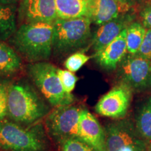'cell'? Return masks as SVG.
Segmentation results:
<instances>
[{"instance_id":"d4e9b609","label":"cell","mask_w":151,"mask_h":151,"mask_svg":"<svg viewBox=\"0 0 151 151\" xmlns=\"http://www.w3.org/2000/svg\"><path fill=\"white\" fill-rule=\"evenodd\" d=\"M139 18L143 27L147 29L151 28V3H148V4L141 9L139 14Z\"/></svg>"},{"instance_id":"8fae6325","label":"cell","mask_w":151,"mask_h":151,"mask_svg":"<svg viewBox=\"0 0 151 151\" xmlns=\"http://www.w3.org/2000/svg\"><path fill=\"white\" fill-rule=\"evenodd\" d=\"M134 16L124 13L113 19L99 25L92 39V46L94 51L97 52L114 41L124 29L132 22Z\"/></svg>"},{"instance_id":"9c48e42d","label":"cell","mask_w":151,"mask_h":151,"mask_svg":"<svg viewBox=\"0 0 151 151\" xmlns=\"http://www.w3.org/2000/svg\"><path fill=\"white\" fill-rule=\"evenodd\" d=\"M132 90L121 83L100 98L95 111L102 116L113 119L123 118L127 113L132 98Z\"/></svg>"},{"instance_id":"5bb4252c","label":"cell","mask_w":151,"mask_h":151,"mask_svg":"<svg viewBox=\"0 0 151 151\" xmlns=\"http://www.w3.org/2000/svg\"><path fill=\"white\" fill-rule=\"evenodd\" d=\"M127 11L116 0H90L88 1V17L97 25L116 18Z\"/></svg>"},{"instance_id":"4fadbf2b","label":"cell","mask_w":151,"mask_h":151,"mask_svg":"<svg viewBox=\"0 0 151 151\" xmlns=\"http://www.w3.org/2000/svg\"><path fill=\"white\" fill-rule=\"evenodd\" d=\"M126 35L127 28L114 41L94 53V58L96 62L104 69L108 71L116 69L127 55Z\"/></svg>"},{"instance_id":"3957f363","label":"cell","mask_w":151,"mask_h":151,"mask_svg":"<svg viewBox=\"0 0 151 151\" xmlns=\"http://www.w3.org/2000/svg\"><path fill=\"white\" fill-rule=\"evenodd\" d=\"M48 143L41 124L24 127L7 119L0 121V149L5 151H46Z\"/></svg>"},{"instance_id":"7c38bea8","label":"cell","mask_w":151,"mask_h":151,"mask_svg":"<svg viewBox=\"0 0 151 151\" xmlns=\"http://www.w3.org/2000/svg\"><path fill=\"white\" fill-rule=\"evenodd\" d=\"M78 138L96 151H106L105 131L97 119L86 109H83L81 114Z\"/></svg>"},{"instance_id":"ffe728a7","label":"cell","mask_w":151,"mask_h":151,"mask_svg":"<svg viewBox=\"0 0 151 151\" xmlns=\"http://www.w3.org/2000/svg\"><path fill=\"white\" fill-rule=\"evenodd\" d=\"M90 59V57L87 55L83 51H77L73 52L66 59L65 67L67 70L74 73L78 71Z\"/></svg>"},{"instance_id":"e0dca14e","label":"cell","mask_w":151,"mask_h":151,"mask_svg":"<svg viewBox=\"0 0 151 151\" xmlns=\"http://www.w3.org/2000/svg\"><path fill=\"white\" fill-rule=\"evenodd\" d=\"M17 11L16 4H0V40L10 39L16 32Z\"/></svg>"},{"instance_id":"2e32d148","label":"cell","mask_w":151,"mask_h":151,"mask_svg":"<svg viewBox=\"0 0 151 151\" xmlns=\"http://www.w3.org/2000/svg\"><path fill=\"white\" fill-rule=\"evenodd\" d=\"M55 6L58 18L88 17V1L87 0H55Z\"/></svg>"},{"instance_id":"ba28073f","label":"cell","mask_w":151,"mask_h":151,"mask_svg":"<svg viewBox=\"0 0 151 151\" xmlns=\"http://www.w3.org/2000/svg\"><path fill=\"white\" fill-rule=\"evenodd\" d=\"M106 151H146V141L128 121L109 124L105 129Z\"/></svg>"},{"instance_id":"44dd1931","label":"cell","mask_w":151,"mask_h":151,"mask_svg":"<svg viewBox=\"0 0 151 151\" xmlns=\"http://www.w3.org/2000/svg\"><path fill=\"white\" fill-rule=\"evenodd\" d=\"M60 144L62 151H96L78 137L67 139Z\"/></svg>"},{"instance_id":"8992f818","label":"cell","mask_w":151,"mask_h":151,"mask_svg":"<svg viewBox=\"0 0 151 151\" xmlns=\"http://www.w3.org/2000/svg\"><path fill=\"white\" fill-rule=\"evenodd\" d=\"M83 109L75 106L56 107L45 121L50 137L61 143L67 139L78 137L79 122Z\"/></svg>"},{"instance_id":"83f0119b","label":"cell","mask_w":151,"mask_h":151,"mask_svg":"<svg viewBox=\"0 0 151 151\" xmlns=\"http://www.w3.org/2000/svg\"><path fill=\"white\" fill-rule=\"evenodd\" d=\"M148 1V3H151V0H146Z\"/></svg>"},{"instance_id":"d6986e66","label":"cell","mask_w":151,"mask_h":151,"mask_svg":"<svg viewBox=\"0 0 151 151\" xmlns=\"http://www.w3.org/2000/svg\"><path fill=\"white\" fill-rule=\"evenodd\" d=\"M136 128L146 142L151 143V97L143 104L138 113Z\"/></svg>"},{"instance_id":"7a4b0ae2","label":"cell","mask_w":151,"mask_h":151,"mask_svg":"<svg viewBox=\"0 0 151 151\" xmlns=\"http://www.w3.org/2000/svg\"><path fill=\"white\" fill-rule=\"evenodd\" d=\"M48 109L31 86L24 83L10 84L7 99V116L22 124L38 121L48 113Z\"/></svg>"},{"instance_id":"52a82bcc","label":"cell","mask_w":151,"mask_h":151,"mask_svg":"<svg viewBox=\"0 0 151 151\" xmlns=\"http://www.w3.org/2000/svg\"><path fill=\"white\" fill-rule=\"evenodd\" d=\"M121 83L132 90H144L151 88V60L137 54H128L118 65Z\"/></svg>"},{"instance_id":"f1b7e54d","label":"cell","mask_w":151,"mask_h":151,"mask_svg":"<svg viewBox=\"0 0 151 151\" xmlns=\"http://www.w3.org/2000/svg\"><path fill=\"white\" fill-rule=\"evenodd\" d=\"M87 1H90V0H87Z\"/></svg>"},{"instance_id":"484cf974","label":"cell","mask_w":151,"mask_h":151,"mask_svg":"<svg viewBox=\"0 0 151 151\" xmlns=\"http://www.w3.org/2000/svg\"><path fill=\"white\" fill-rule=\"evenodd\" d=\"M116 1L120 3L126 10L129 11V9L139 1V0H116Z\"/></svg>"},{"instance_id":"603a6c76","label":"cell","mask_w":151,"mask_h":151,"mask_svg":"<svg viewBox=\"0 0 151 151\" xmlns=\"http://www.w3.org/2000/svg\"><path fill=\"white\" fill-rule=\"evenodd\" d=\"M10 83L0 79V121L7 116V99Z\"/></svg>"},{"instance_id":"277c9868","label":"cell","mask_w":151,"mask_h":151,"mask_svg":"<svg viewBox=\"0 0 151 151\" xmlns=\"http://www.w3.org/2000/svg\"><path fill=\"white\" fill-rule=\"evenodd\" d=\"M91 22L88 17L57 18L52 23V51L67 54L83 48L91 37Z\"/></svg>"},{"instance_id":"5b68a950","label":"cell","mask_w":151,"mask_h":151,"mask_svg":"<svg viewBox=\"0 0 151 151\" xmlns=\"http://www.w3.org/2000/svg\"><path fill=\"white\" fill-rule=\"evenodd\" d=\"M55 66L47 62L32 63L28 66V74L43 97L55 107L71 105L74 97L62 86Z\"/></svg>"},{"instance_id":"ac0fdd59","label":"cell","mask_w":151,"mask_h":151,"mask_svg":"<svg viewBox=\"0 0 151 151\" xmlns=\"http://www.w3.org/2000/svg\"><path fill=\"white\" fill-rule=\"evenodd\" d=\"M146 28L141 22H132L127 27L126 43L128 54H137L142 44Z\"/></svg>"},{"instance_id":"9a60e30c","label":"cell","mask_w":151,"mask_h":151,"mask_svg":"<svg viewBox=\"0 0 151 151\" xmlns=\"http://www.w3.org/2000/svg\"><path fill=\"white\" fill-rule=\"evenodd\" d=\"M22 67V60L16 50L0 40V76H8L18 72Z\"/></svg>"},{"instance_id":"4316f807","label":"cell","mask_w":151,"mask_h":151,"mask_svg":"<svg viewBox=\"0 0 151 151\" xmlns=\"http://www.w3.org/2000/svg\"><path fill=\"white\" fill-rule=\"evenodd\" d=\"M20 1V0H0V4L6 5H14Z\"/></svg>"},{"instance_id":"30bf717a","label":"cell","mask_w":151,"mask_h":151,"mask_svg":"<svg viewBox=\"0 0 151 151\" xmlns=\"http://www.w3.org/2000/svg\"><path fill=\"white\" fill-rule=\"evenodd\" d=\"M19 20L24 23H53L58 18L55 0H20Z\"/></svg>"},{"instance_id":"6da1fadb","label":"cell","mask_w":151,"mask_h":151,"mask_svg":"<svg viewBox=\"0 0 151 151\" xmlns=\"http://www.w3.org/2000/svg\"><path fill=\"white\" fill-rule=\"evenodd\" d=\"M53 24L46 22L22 24L11 37L16 51L32 63L45 62L52 52Z\"/></svg>"},{"instance_id":"cb8c5ba5","label":"cell","mask_w":151,"mask_h":151,"mask_svg":"<svg viewBox=\"0 0 151 151\" xmlns=\"http://www.w3.org/2000/svg\"><path fill=\"white\" fill-rule=\"evenodd\" d=\"M138 54L151 60V28L146 29L144 39Z\"/></svg>"},{"instance_id":"7402d4cb","label":"cell","mask_w":151,"mask_h":151,"mask_svg":"<svg viewBox=\"0 0 151 151\" xmlns=\"http://www.w3.org/2000/svg\"><path fill=\"white\" fill-rule=\"evenodd\" d=\"M58 74L65 91L68 93H71L78 81V77L73 72L67 69L64 70V69H58Z\"/></svg>"}]
</instances>
